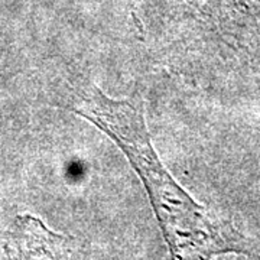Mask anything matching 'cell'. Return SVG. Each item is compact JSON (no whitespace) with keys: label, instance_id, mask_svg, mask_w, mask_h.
Returning <instances> with one entry per match:
<instances>
[{"label":"cell","instance_id":"obj_1","mask_svg":"<svg viewBox=\"0 0 260 260\" xmlns=\"http://www.w3.org/2000/svg\"><path fill=\"white\" fill-rule=\"evenodd\" d=\"M75 113L104 132L129 159L148 191L172 260H211L221 253L243 251L240 236L214 220L169 175L150 142L140 106L113 100L91 85Z\"/></svg>","mask_w":260,"mask_h":260}]
</instances>
